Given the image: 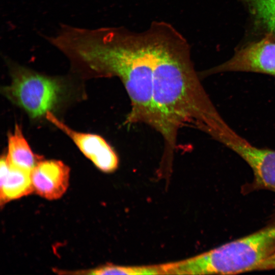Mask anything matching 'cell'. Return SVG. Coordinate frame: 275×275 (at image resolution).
Listing matches in <instances>:
<instances>
[{
  "label": "cell",
  "mask_w": 275,
  "mask_h": 275,
  "mask_svg": "<svg viewBox=\"0 0 275 275\" xmlns=\"http://www.w3.org/2000/svg\"><path fill=\"white\" fill-rule=\"evenodd\" d=\"M49 42L91 73L120 79L130 101L125 125L143 123L157 130L153 82L161 44L157 32L151 28L137 33L123 27L92 29L61 24Z\"/></svg>",
  "instance_id": "obj_1"
},
{
  "label": "cell",
  "mask_w": 275,
  "mask_h": 275,
  "mask_svg": "<svg viewBox=\"0 0 275 275\" xmlns=\"http://www.w3.org/2000/svg\"><path fill=\"white\" fill-rule=\"evenodd\" d=\"M153 104L164 155L171 158L180 128L189 126L210 135L224 120L202 86L180 32L164 39L154 70Z\"/></svg>",
  "instance_id": "obj_2"
},
{
  "label": "cell",
  "mask_w": 275,
  "mask_h": 275,
  "mask_svg": "<svg viewBox=\"0 0 275 275\" xmlns=\"http://www.w3.org/2000/svg\"><path fill=\"white\" fill-rule=\"evenodd\" d=\"M275 252V221L191 258L162 264L164 274H234L255 271Z\"/></svg>",
  "instance_id": "obj_3"
},
{
  "label": "cell",
  "mask_w": 275,
  "mask_h": 275,
  "mask_svg": "<svg viewBox=\"0 0 275 275\" xmlns=\"http://www.w3.org/2000/svg\"><path fill=\"white\" fill-rule=\"evenodd\" d=\"M7 61L12 81L4 88V94L32 118L50 112L61 95L62 87L58 80Z\"/></svg>",
  "instance_id": "obj_4"
},
{
  "label": "cell",
  "mask_w": 275,
  "mask_h": 275,
  "mask_svg": "<svg viewBox=\"0 0 275 275\" xmlns=\"http://www.w3.org/2000/svg\"><path fill=\"white\" fill-rule=\"evenodd\" d=\"M218 141L237 154L252 170L254 179L245 186V191L266 189L275 192V150L253 145L232 128L225 129Z\"/></svg>",
  "instance_id": "obj_5"
},
{
  "label": "cell",
  "mask_w": 275,
  "mask_h": 275,
  "mask_svg": "<svg viewBox=\"0 0 275 275\" xmlns=\"http://www.w3.org/2000/svg\"><path fill=\"white\" fill-rule=\"evenodd\" d=\"M226 72L263 73L275 78V38L266 35L236 51L229 60L203 72L208 75Z\"/></svg>",
  "instance_id": "obj_6"
},
{
  "label": "cell",
  "mask_w": 275,
  "mask_h": 275,
  "mask_svg": "<svg viewBox=\"0 0 275 275\" xmlns=\"http://www.w3.org/2000/svg\"><path fill=\"white\" fill-rule=\"evenodd\" d=\"M45 116L49 122L70 137L81 152L99 169L109 173L117 169L118 156L103 138L98 135L72 130L50 112L47 113Z\"/></svg>",
  "instance_id": "obj_7"
},
{
  "label": "cell",
  "mask_w": 275,
  "mask_h": 275,
  "mask_svg": "<svg viewBox=\"0 0 275 275\" xmlns=\"http://www.w3.org/2000/svg\"><path fill=\"white\" fill-rule=\"evenodd\" d=\"M34 190L49 200L61 198L69 183L70 169L57 160H42L31 171Z\"/></svg>",
  "instance_id": "obj_8"
},
{
  "label": "cell",
  "mask_w": 275,
  "mask_h": 275,
  "mask_svg": "<svg viewBox=\"0 0 275 275\" xmlns=\"http://www.w3.org/2000/svg\"><path fill=\"white\" fill-rule=\"evenodd\" d=\"M31 171L10 165L6 155L0 162V199L1 204L28 196L34 192Z\"/></svg>",
  "instance_id": "obj_9"
},
{
  "label": "cell",
  "mask_w": 275,
  "mask_h": 275,
  "mask_svg": "<svg viewBox=\"0 0 275 275\" xmlns=\"http://www.w3.org/2000/svg\"><path fill=\"white\" fill-rule=\"evenodd\" d=\"M6 157L10 165L28 171H31L42 160V157L33 152L17 124L13 132L9 134L8 154Z\"/></svg>",
  "instance_id": "obj_10"
},
{
  "label": "cell",
  "mask_w": 275,
  "mask_h": 275,
  "mask_svg": "<svg viewBox=\"0 0 275 275\" xmlns=\"http://www.w3.org/2000/svg\"><path fill=\"white\" fill-rule=\"evenodd\" d=\"M256 22L275 38V0H243Z\"/></svg>",
  "instance_id": "obj_11"
},
{
  "label": "cell",
  "mask_w": 275,
  "mask_h": 275,
  "mask_svg": "<svg viewBox=\"0 0 275 275\" xmlns=\"http://www.w3.org/2000/svg\"><path fill=\"white\" fill-rule=\"evenodd\" d=\"M90 274H160V265L140 266H124L115 265H105L91 270Z\"/></svg>",
  "instance_id": "obj_12"
},
{
  "label": "cell",
  "mask_w": 275,
  "mask_h": 275,
  "mask_svg": "<svg viewBox=\"0 0 275 275\" xmlns=\"http://www.w3.org/2000/svg\"><path fill=\"white\" fill-rule=\"evenodd\" d=\"M275 269V252L260 263L255 270H267Z\"/></svg>",
  "instance_id": "obj_13"
},
{
  "label": "cell",
  "mask_w": 275,
  "mask_h": 275,
  "mask_svg": "<svg viewBox=\"0 0 275 275\" xmlns=\"http://www.w3.org/2000/svg\"><path fill=\"white\" fill-rule=\"evenodd\" d=\"M225 122H224V123H225ZM223 123H222V124H223ZM222 124H221V125H222ZM219 126H220V125H219ZM219 126H218V127H219ZM213 133H214V132H213ZM212 135H211V136H212Z\"/></svg>",
  "instance_id": "obj_14"
}]
</instances>
